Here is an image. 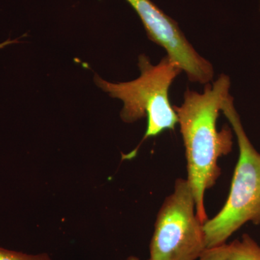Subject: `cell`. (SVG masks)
I'll use <instances>...</instances> for the list:
<instances>
[{"instance_id": "5", "label": "cell", "mask_w": 260, "mask_h": 260, "mask_svg": "<svg viewBox=\"0 0 260 260\" xmlns=\"http://www.w3.org/2000/svg\"><path fill=\"white\" fill-rule=\"evenodd\" d=\"M140 17L150 41L164 48L193 83L207 84L213 80L209 61L198 54L175 20L165 14L151 0H126Z\"/></svg>"}, {"instance_id": "1", "label": "cell", "mask_w": 260, "mask_h": 260, "mask_svg": "<svg viewBox=\"0 0 260 260\" xmlns=\"http://www.w3.org/2000/svg\"><path fill=\"white\" fill-rule=\"evenodd\" d=\"M230 78L222 74L213 84H206L203 93L187 89L180 107L174 106L185 148L187 178L196 203L198 218L208 220L205 206V191L220 176L219 158L232 152V128L217 127L222 106L229 96Z\"/></svg>"}, {"instance_id": "2", "label": "cell", "mask_w": 260, "mask_h": 260, "mask_svg": "<svg viewBox=\"0 0 260 260\" xmlns=\"http://www.w3.org/2000/svg\"><path fill=\"white\" fill-rule=\"evenodd\" d=\"M139 78L132 81L114 83L98 75L94 81L103 91L124 104L121 119L133 123L147 118V129L140 145L149 138L158 136L167 130H174L178 124L177 113L169 99V89L178 75L180 67L167 55L153 65L148 56L138 57Z\"/></svg>"}, {"instance_id": "4", "label": "cell", "mask_w": 260, "mask_h": 260, "mask_svg": "<svg viewBox=\"0 0 260 260\" xmlns=\"http://www.w3.org/2000/svg\"><path fill=\"white\" fill-rule=\"evenodd\" d=\"M206 249L192 190L186 179L179 178L157 215L148 260H198Z\"/></svg>"}, {"instance_id": "6", "label": "cell", "mask_w": 260, "mask_h": 260, "mask_svg": "<svg viewBox=\"0 0 260 260\" xmlns=\"http://www.w3.org/2000/svg\"><path fill=\"white\" fill-rule=\"evenodd\" d=\"M224 260H260V245L248 234L228 244Z\"/></svg>"}, {"instance_id": "11", "label": "cell", "mask_w": 260, "mask_h": 260, "mask_svg": "<svg viewBox=\"0 0 260 260\" xmlns=\"http://www.w3.org/2000/svg\"><path fill=\"white\" fill-rule=\"evenodd\" d=\"M259 11H260V1H259Z\"/></svg>"}, {"instance_id": "7", "label": "cell", "mask_w": 260, "mask_h": 260, "mask_svg": "<svg viewBox=\"0 0 260 260\" xmlns=\"http://www.w3.org/2000/svg\"><path fill=\"white\" fill-rule=\"evenodd\" d=\"M0 260H53L47 253L29 254L0 247Z\"/></svg>"}, {"instance_id": "9", "label": "cell", "mask_w": 260, "mask_h": 260, "mask_svg": "<svg viewBox=\"0 0 260 260\" xmlns=\"http://www.w3.org/2000/svg\"><path fill=\"white\" fill-rule=\"evenodd\" d=\"M18 40H7L6 42L1 43L0 44V49H3V48L7 47V46H9L10 44H16V43H18Z\"/></svg>"}, {"instance_id": "3", "label": "cell", "mask_w": 260, "mask_h": 260, "mask_svg": "<svg viewBox=\"0 0 260 260\" xmlns=\"http://www.w3.org/2000/svg\"><path fill=\"white\" fill-rule=\"evenodd\" d=\"M221 112L237 136L239 156L225 204L204 223L207 249L226 244L244 224H260V153L246 134L232 95L225 99Z\"/></svg>"}, {"instance_id": "8", "label": "cell", "mask_w": 260, "mask_h": 260, "mask_svg": "<svg viewBox=\"0 0 260 260\" xmlns=\"http://www.w3.org/2000/svg\"><path fill=\"white\" fill-rule=\"evenodd\" d=\"M228 244L207 249L198 260H224L226 256Z\"/></svg>"}, {"instance_id": "10", "label": "cell", "mask_w": 260, "mask_h": 260, "mask_svg": "<svg viewBox=\"0 0 260 260\" xmlns=\"http://www.w3.org/2000/svg\"><path fill=\"white\" fill-rule=\"evenodd\" d=\"M126 260H141L139 259V258L136 257V256H129V257H128Z\"/></svg>"}]
</instances>
